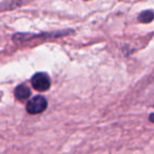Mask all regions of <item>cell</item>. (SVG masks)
<instances>
[{
  "instance_id": "obj_1",
  "label": "cell",
  "mask_w": 154,
  "mask_h": 154,
  "mask_svg": "<svg viewBox=\"0 0 154 154\" xmlns=\"http://www.w3.org/2000/svg\"><path fill=\"white\" fill-rule=\"evenodd\" d=\"M32 86L35 90L39 91V92H45V91L49 90L50 86H51V80H50L49 76L45 73H37L32 77Z\"/></svg>"
},
{
  "instance_id": "obj_2",
  "label": "cell",
  "mask_w": 154,
  "mask_h": 154,
  "mask_svg": "<svg viewBox=\"0 0 154 154\" xmlns=\"http://www.w3.org/2000/svg\"><path fill=\"white\" fill-rule=\"evenodd\" d=\"M48 107L47 99L42 96H35L26 105V111L30 114H39L43 112Z\"/></svg>"
},
{
  "instance_id": "obj_3",
  "label": "cell",
  "mask_w": 154,
  "mask_h": 154,
  "mask_svg": "<svg viewBox=\"0 0 154 154\" xmlns=\"http://www.w3.org/2000/svg\"><path fill=\"white\" fill-rule=\"evenodd\" d=\"M31 95V90L29 89V87H26V85H20L16 88L15 90V96L18 100H26L30 97Z\"/></svg>"
},
{
  "instance_id": "obj_4",
  "label": "cell",
  "mask_w": 154,
  "mask_h": 154,
  "mask_svg": "<svg viewBox=\"0 0 154 154\" xmlns=\"http://www.w3.org/2000/svg\"><path fill=\"white\" fill-rule=\"evenodd\" d=\"M154 19V12L153 11H145L139 15L138 20L140 22H143V23H147V22H150Z\"/></svg>"
},
{
  "instance_id": "obj_5",
  "label": "cell",
  "mask_w": 154,
  "mask_h": 154,
  "mask_svg": "<svg viewBox=\"0 0 154 154\" xmlns=\"http://www.w3.org/2000/svg\"><path fill=\"white\" fill-rule=\"evenodd\" d=\"M150 120H151L152 122H154V114H151V115H150Z\"/></svg>"
}]
</instances>
